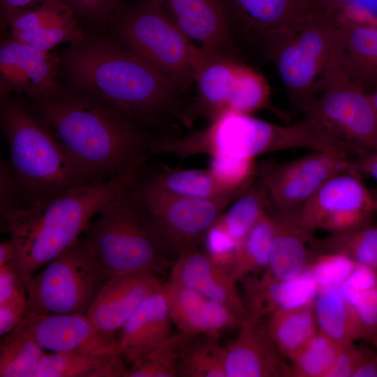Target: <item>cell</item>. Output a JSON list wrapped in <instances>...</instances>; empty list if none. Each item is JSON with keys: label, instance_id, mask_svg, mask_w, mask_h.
Listing matches in <instances>:
<instances>
[{"label": "cell", "instance_id": "6da1fadb", "mask_svg": "<svg viewBox=\"0 0 377 377\" xmlns=\"http://www.w3.org/2000/svg\"><path fill=\"white\" fill-rule=\"evenodd\" d=\"M147 161L110 179L84 184L38 203L21 202L15 187L1 186V228L15 246L13 263L24 285L75 244L94 216L140 182Z\"/></svg>", "mask_w": 377, "mask_h": 377}, {"label": "cell", "instance_id": "d6986e66", "mask_svg": "<svg viewBox=\"0 0 377 377\" xmlns=\"http://www.w3.org/2000/svg\"><path fill=\"white\" fill-rule=\"evenodd\" d=\"M162 283L153 273L114 275L102 287L87 316L98 329L114 334Z\"/></svg>", "mask_w": 377, "mask_h": 377}, {"label": "cell", "instance_id": "60d3db41", "mask_svg": "<svg viewBox=\"0 0 377 377\" xmlns=\"http://www.w3.org/2000/svg\"><path fill=\"white\" fill-rule=\"evenodd\" d=\"M339 288L355 311L362 339L374 343L377 341V284L362 291Z\"/></svg>", "mask_w": 377, "mask_h": 377}, {"label": "cell", "instance_id": "4dcf8cb0", "mask_svg": "<svg viewBox=\"0 0 377 377\" xmlns=\"http://www.w3.org/2000/svg\"><path fill=\"white\" fill-rule=\"evenodd\" d=\"M267 186L263 168L251 184L224 211L216 221L239 245L268 208Z\"/></svg>", "mask_w": 377, "mask_h": 377}, {"label": "cell", "instance_id": "ab89813d", "mask_svg": "<svg viewBox=\"0 0 377 377\" xmlns=\"http://www.w3.org/2000/svg\"><path fill=\"white\" fill-rule=\"evenodd\" d=\"M209 170L216 179L230 190L246 189L255 179L258 170L253 158H239L224 155L209 156Z\"/></svg>", "mask_w": 377, "mask_h": 377}, {"label": "cell", "instance_id": "e0dca14e", "mask_svg": "<svg viewBox=\"0 0 377 377\" xmlns=\"http://www.w3.org/2000/svg\"><path fill=\"white\" fill-rule=\"evenodd\" d=\"M59 58L10 38L0 47V78L3 96L8 91L24 93L33 99L58 87L56 77Z\"/></svg>", "mask_w": 377, "mask_h": 377}, {"label": "cell", "instance_id": "52a82bcc", "mask_svg": "<svg viewBox=\"0 0 377 377\" xmlns=\"http://www.w3.org/2000/svg\"><path fill=\"white\" fill-rule=\"evenodd\" d=\"M135 186L101 212L84 232L87 246L112 276L158 274L167 266L168 255L172 251L152 221Z\"/></svg>", "mask_w": 377, "mask_h": 377}, {"label": "cell", "instance_id": "ac0fdd59", "mask_svg": "<svg viewBox=\"0 0 377 377\" xmlns=\"http://www.w3.org/2000/svg\"><path fill=\"white\" fill-rule=\"evenodd\" d=\"M239 327L237 337L223 347L226 377L289 376L290 367L261 320L246 316Z\"/></svg>", "mask_w": 377, "mask_h": 377}, {"label": "cell", "instance_id": "3957f363", "mask_svg": "<svg viewBox=\"0 0 377 377\" xmlns=\"http://www.w3.org/2000/svg\"><path fill=\"white\" fill-rule=\"evenodd\" d=\"M63 65L78 89L112 104L140 126L171 118L183 122L181 91L122 44L83 36L66 50Z\"/></svg>", "mask_w": 377, "mask_h": 377}, {"label": "cell", "instance_id": "b9f144b4", "mask_svg": "<svg viewBox=\"0 0 377 377\" xmlns=\"http://www.w3.org/2000/svg\"><path fill=\"white\" fill-rule=\"evenodd\" d=\"M74 10L87 20H112L122 7L119 0H64Z\"/></svg>", "mask_w": 377, "mask_h": 377}, {"label": "cell", "instance_id": "1f68e13d", "mask_svg": "<svg viewBox=\"0 0 377 377\" xmlns=\"http://www.w3.org/2000/svg\"><path fill=\"white\" fill-rule=\"evenodd\" d=\"M46 353L31 332L20 322L1 340L0 377H32Z\"/></svg>", "mask_w": 377, "mask_h": 377}, {"label": "cell", "instance_id": "f6af8a7d", "mask_svg": "<svg viewBox=\"0 0 377 377\" xmlns=\"http://www.w3.org/2000/svg\"><path fill=\"white\" fill-rule=\"evenodd\" d=\"M27 311V295H22L0 304L1 337L14 330L22 321Z\"/></svg>", "mask_w": 377, "mask_h": 377}, {"label": "cell", "instance_id": "74e56055", "mask_svg": "<svg viewBox=\"0 0 377 377\" xmlns=\"http://www.w3.org/2000/svg\"><path fill=\"white\" fill-rule=\"evenodd\" d=\"M82 37L74 13H71L34 31L11 34L10 38L38 50L50 52L57 45L71 44Z\"/></svg>", "mask_w": 377, "mask_h": 377}, {"label": "cell", "instance_id": "4316f807", "mask_svg": "<svg viewBox=\"0 0 377 377\" xmlns=\"http://www.w3.org/2000/svg\"><path fill=\"white\" fill-rule=\"evenodd\" d=\"M126 361L117 352L46 353L32 377H123Z\"/></svg>", "mask_w": 377, "mask_h": 377}, {"label": "cell", "instance_id": "f5cc1de1", "mask_svg": "<svg viewBox=\"0 0 377 377\" xmlns=\"http://www.w3.org/2000/svg\"><path fill=\"white\" fill-rule=\"evenodd\" d=\"M369 94L371 101L377 112V88L374 89V91H372L371 92H370Z\"/></svg>", "mask_w": 377, "mask_h": 377}, {"label": "cell", "instance_id": "e575fe53", "mask_svg": "<svg viewBox=\"0 0 377 377\" xmlns=\"http://www.w3.org/2000/svg\"><path fill=\"white\" fill-rule=\"evenodd\" d=\"M193 341L183 334L179 348L178 373L186 377H226L223 349L212 341Z\"/></svg>", "mask_w": 377, "mask_h": 377}, {"label": "cell", "instance_id": "f35d334b", "mask_svg": "<svg viewBox=\"0 0 377 377\" xmlns=\"http://www.w3.org/2000/svg\"><path fill=\"white\" fill-rule=\"evenodd\" d=\"M357 263L337 253H318L306 271L314 280L318 293L340 287L355 269Z\"/></svg>", "mask_w": 377, "mask_h": 377}, {"label": "cell", "instance_id": "7c38bea8", "mask_svg": "<svg viewBox=\"0 0 377 377\" xmlns=\"http://www.w3.org/2000/svg\"><path fill=\"white\" fill-rule=\"evenodd\" d=\"M135 190L156 228L176 253L196 247V244L241 194L212 198L176 195L156 188L145 176Z\"/></svg>", "mask_w": 377, "mask_h": 377}, {"label": "cell", "instance_id": "ee69618b", "mask_svg": "<svg viewBox=\"0 0 377 377\" xmlns=\"http://www.w3.org/2000/svg\"><path fill=\"white\" fill-rule=\"evenodd\" d=\"M26 295L24 281L13 261L0 266V304Z\"/></svg>", "mask_w": 377, "mask_h": 377}, {"label": "cell", "instance_id": "9a60e30c", "mask_svg": "<svg viewBox=\"0 0 377 377\" xmlns=\"http://www.w3.org/2000/svg\"><path fill=\"white\" fill-rule=\"evenodd\" d=\"M21 322L46 351L118 353L114 334L98 329L85 314L26 313Z\"/></svg>", "mask_w": 377, "mask_h": 377}, {"label": "cell", "instance_id": "d590c367", "mask_svg": "<svg viewBox=\"0 0 377 377\" xmlns=\"http://www.w3.org/2000/svg\"><path fill=\"white\" fill-rule=\"evenodd\" d=\"M343 346L318 331L290 359L289 376L325 377Z\"/></svg>", "mask_w": 377, "mask_h": 377}, {"label": "cell", "instance_id": "44dd1931", "mask_svg": "<svg viewBox=\"0 0 377 377\" xmlns=\"http://www.w3.org/2000/svg\"><path fill=\"white\" fill-rule=\"evenodd\" d=\"M168 281L193 290L231 308L244 317L246 316L242 297L238 293L237 282L230 273L216 264L207 253L200 251L196 247L177 253Z\"/></svg>", "mask_w": 377, "mask_h": 377}, {"label": "cell", "instance_id": "cb8c5ba5", "mask_svg": "<svg viewBox=\"0 0 377 377\" xmlns=\"http://www.w3.org/2000/svg\"><path fill=\"white\" fill-rule=\"evenodd\" d=\"M241 281L246 316L256 320L279 309L312 304L318 293L307 271L288 280L278 279L264 272L260 277L249 275Z\"/></svg>", "mask_w": 377, "mask_h": 377}, {"label": "cell", "instance_id": "7bdbcfd3", "mask_svg": "<svg viewBox=\"0 0 377 377\" xmlns=\"http://www.w3.org/2000/svg\"><path fill=\"white\" fill-rule=\"evenodd\" d=\"M365 349L354 342L343 346L325 377H352Z\"/></svg>", "mask_w": 377, "mask_h": 377}, {"label": "cell", "instance_id": "d6a6232c", "mask_svg": "<svg viewBox=\"0 0 377 377\" xmlns=\"http://www.w3.org/2000/svg\"><path fill=\"white\" fill-rule=\"evenodd\" d=\"M273 233L274 219L267 209L235 250L231 276L237 283L267 269Z\"/></svg>", "mask_w": 377, "mask_h": 377}, {"label": "cell", "instance_id": "9c48e42d", "mask_svg": "<svg viewBox=\"0 0 377 377\" xmlns=\"http://www.w3.org/2000/svg\"><path fill=\"white\" fill-rule=\"evenodd\" d=\"M300 112L301 120L327 149L350 158L377 150V112L369 94L342 72Z\"/></svg>", "mask_w": 377, "mask_h": 377}, {"label": "cell", "instance_id": "30bf717a", "mask_svg": "<svg viewBox=\"0 0 377 377\" xmlns=\"http://www.w3.org/2000/svg\"><path fill=\"white\" fill-rule=\"evenodd\" d=\"M121 44L142 57L181 92L194 83L193 43L154 0L122 6L111 20Z\"/></svg>", "mask_w": 377, "mask_h": 377}, {"label": "cell", "instance_id": "bcb514c9", "mask_svg": "<svg viewBox=\"0 0 377 377\" xmlns=\"http://www.w3.org/2000/svg\"><path fill=\"white\" fill-rule=\"evenodd\" d=\"M377 284V270L357 264L355 269L340 288L353 291H362Z\"/></svg>", "mask_w": 377, "mask_h": 377}, {"label": "cell", "instance_id": "4fadbf2b", "mask_svg": "<svg viewBox=\"0 0 377 377\" xmlns=\"http://www.w3.org/2000/svg\"><path fill=\"white\" fill-rule=\"evenodd\" d=\"M374 212V196L352 163L326 181L298 208V216L311 233L316 230L333 233L370 223Z\"/></svg>", "mask_w": 377, "mask_h": 377}, {"label": "cell", "instance_id": "836d02e7", "mask_svg": "<svg viewBox=\"0 0 377 377\" xmlns=\"http://www.w3.org/2000/svg\"><path fill=\"white\" fill-rule=\"evenodd\" d=\"M312 246L317 253H340L357 264L377 270V226L370 223L330 233L323 239L314 238Z\"/></svg>", "mask_w": 377, "mask_h": 377}, {"label": "cell", "instance_id": "2e32d148", "mask_svg": "<svg viewBox=\"0 0 377 377\" xmlns=\"http://www.w3.org/2000/svg\"><path fill=\"white\" fill-rule=\"evenodd\" d=\"M194 45L237 56L225 0H154Z\"/></svg>", "mask_w": 377, "mask_h": 377}, {"label": "cell", "instance_id": "277c9868", "mask_svg": "<svg viewBox=\"0 0 377 377\" xmlns=\"http://www.w3.org/2000/svg\"><path fill=\"white\" fill-rule=\"evenodd\" d=\"M0 121L21 202H41L95 182L25 105L3 96Z\"/></svg>", "mask_w": 377, "mask_h": 377}, {"label": "cell", "instance_id": "681fc988", "mask_svg": "<svg viewBox=\"0 0 377 377\" xmlns=\"http://www.w3.org/2000/svg\"><path fill=\"white\" fill-rule=\"evenodd\" d=\"M352 163L359 172L369 175L377 182V150L360 155Z\"/></svg>", "mask_w": 377, "mask_h": 377}, {"label": "cell", "instance_id": "f546056e", "mask_svg": "<svg viewBox=\"0 0 377 377\" xmlns=\"http://www.w3.org/2000/svg\"><path fill=\"white\" fill-rule=\"evenodd\" d=\"M145 179L161 191L186 197L219 198L240 194L246 190H230L220 183L209 169L163 168Z\"/></svg>", "mask_w": 377, "mask_h": 377}, {"label": "cell", "instance_id": "db71d44e", "mask_svg": "<svg viewBox=\"0 0 377 377\" xmlns=\"http://www.w3.org/2000/svg\"><path fill=\"white\" fill-rule=\"evenodd\" d=\"M375 211L377 212V194L374 196Z\"/></svg>", "mask_w": 377, "mask_h": 377}, {"label": "cell", "instance_id": "484cf974", "mask_svg": "<svg viewBox=\"0 0 377 377\" xmlns=\"http://www.w3.org/2000/svg\"><path fill=\"white\" fill-rule=\"evenodd\" d=\"M337 20L342 38L341 72L369 94L377 88V25Z\"/></svg>", "mask_w": 377, "mask_h": 377}, {"label": "cell", "instance_id": "603a6c76", "mask_svg": "<svg viewBox=\"0 0 377 377\" xmlns=\"http://www.w3.org/2000/svg\"><path fill=\"white\" fill-rule=\"evenodd\" d=\"M171 322L167 293L162 283L119 330L118 353L130 364L172 336Z\"/></svg>", "mask_w": 377, "mask_h": 377}, {"label": "cell", "instance_id": "5bb4252c", "mask_svg": "<svg viewBox=\"0 0 377 377\" xmlns=\"http://www.w3.org/2000/svg\"><path fill=\"white\" fill-rule=\"evenodd\" d=\"M351 164L352 159L339 151L311 150L295 159L263 166L267 209L288 211L300 208L326 181Z\"/></svg>", "mask_w": 377, "mask_h": 377}, {"label": "cell", "instance_id": "f1b7e54d", "mask_svg": "<svg viewBox=\"0 0 377 377\" xmlns=\"http://www.w3.org/2000/svg\"><path fill=\"white\" fill-rule=\"evenodd\" d=\"M313 307L318 331L343 346L362 339L355 311L339 287L319 293Z\"/></svg>", "mask_w": 377, "mask_h": 377}, {"label": "cell", "instance_id": "8d00e7d4", "mask_svg": "<svg viewBox=\"0 0 377 377\" xmlns=\"http://www.w3.org/2000/svg\"><path fill=\"white\" fill-rule=\"evenodd\" d=\"M183 334L171 336L160 346L130 363L123 377H175Z\"/></svg>", "mask_w": 377, "mask_h": 377}, {"label": "cell", "instance_id": "11a10c76", "mask_svg": "<svg viewBox=\"0 0 377 377\" xmlns=\"http://www.w3.org/2000/svg\"><path fill=\"white\" fill-rule=\"evenodd\" d=\"M373 345L374 346V348L376 349V355H377V341L374 343H373Z\"/></svg>", "mask_w": 377, "mask_h": 377}, {"label": "cell", "instance_id": "5b68a950", "mask_svg": "<svg viewBox=\"0 0 377 377\" xmlns=\"http://www.w3.org/2000/svg\"><path fill=\"white\" fill-rule=\"evenodd\" d=\"M258 45L275 66L292 106L300 111L341 72L340 25L335 15L326 11L270 34Z\"/></svg>", "mask_w": 377, "mask_h": 377}, {"label": "cell", "instance_id": "d4e9b609", "mask_svg": "<svg viewBox=\"0 0 377 377\" xmlns=\"http://www.w3.org/2000/svg\"><path fill=\"white\" fill-rule=\"evenodd\" d=\"M274 219L270 257L265 272L288 280L304 273L317 255L312 246L313 234L301 224L298 209L269 212Z\"/></svg>", "mask_w": 377, "mask_h": 377}, {"label": "cell", "instance_id": "ba28073f", "mask_svg": "<svg viewBox=\"0 0 377 377\" xmlns=\"http://www.w3.org/2000/svg\"><path fill=\"white\" fill-rule=\"evenodd\" d=\"M191 64L197 91L184 109L186 125L200 118L209 122L227 112L252 114L268 109L283 115L271 104L270 89L264 76L238 57L193 44Z\"/></svg>", "mask_w": 377, "mask_h": 377}, {"label": "cell", "instance_id": "83f0119b", "mask_svg": "<svg viewBox=\"0 0 377 377\" xmlns=\"http://www.w3.org/2000/svg\"><path fill=\"white\" fill-rule=\"evenodd\" d=\"M267 328L279 352L290 360L318 332L313 304L273 312Z\"/></svg>", "mask_w": 377, "mask_h": 377}, {"label": "cell", "instance_id": "7402d4cb", "mask_svg": "<svg viewBox=\"0 0 377 377\" xmlns=\"http://www.w3.org/2000/svg\"><path fill=\"white\" fill-rule=\"evenodd\" d=\"M164 285L172 322L182 334L216 339L222 331L239 327L246 318L193 290L170 281Z\"/></svg>", "mask_w": 377, "mask_h": 377}, {"label": "cell", "instance_id": "c3c4849f", "mask_svg": "<svg viewBox=\"0 0 377 377\" xmlns=\"http://www.w3.org/2000/svg\"><path fill=\"white\" fill-rule=\"evenodd\" d=\"M352 377H377V355L375 348H366Z\"/></svg>", "mask_w": 377, "mask_h": 377}, {"label": "cell", "instance_id": "ffe728a7", "mask_svg": "<svg viewBox=\"0 0 377 377\" xmlns=\"http://www.w3.org/2000/svg\"><path fill=\"white\" fill-rule=\"evenodd\" d=\"M232 22L258 45L270 34L325 11L318 0H225Z\"/></svg>", "mask_w": 377, "mask_h": 377}, {"label": "cell", "instance_id": "8fae6325", "mask_svg": "<svg viewBox=\"0 0 377 377\" xmlns=\"http://www.w3.org/2000/svg\"><path fill=\"white\" fill-rule=\"evenodd\" d=\"M112 276L80 237L24 283L27 313L87 315Z\"/></svg>", "mask_w": 377, "mask_h": 377}, {"label": "cell", "instance_id": "816d5d0a", "mask_svg": "<svg viewBox=\"0 0 377 377\" xmlns=\"http://www.w3.org/2000/svg\"><path fill=\"white\" fill-rule=\"evenodd\" d=\"M353 0H318L323 9L336 15L343 10Z\"/></svg>", "mask_w": 377, "mask_h": 377}, {"label": "cell", "instance_id": "f907efd6", "mask_svg": "<svg viewBox=\"0 0 377 377\" xmlns=\"http://www.w3.org/2000/svg\"><path fill=\"white\" fill-rule=\"evenodd\" d=\"M15 249L10 239L0 243V266L6 265L15 258Z\"/></svg>", "mask_w": 377, "mask_h": 377}, {"label": "cell", "instance_id": "8992f818", "mask_svg": "<svg viewBox=\"0 0 377 377\" xmlns=\"http://www.w3.org/2000/svg\"><path fill=\"white\" fill-rule=\"evenodd\" d=\"M297 149H326L302 120L280 125L251 114L227 112L203 128L154 140L149 154H171L182 159L200 154L255 159L265 154Z\"/></svg>", "mask_w": 377, "mask_h": 377}, {"label": "cell", "instance_id": "7a4b0ae2", "mask_svg": "<svg viewBox=\"0 0 377 377\" xmlns=\"http://www.w3.org/2000/svg\"><path fill=\"white\" fill-rule=\"evenodd\" d=\"M35 101V112L95 182L148 159L153 141L112 104L80 89L57 88Z\"/></svg>", "mask_w": 377, "mask_h": 377}, {"label": "cell", "instance_id": "7dc6e473", "mask_svg": "<svg viewBox=\"0 0 377 377\" xmlns=\"http://www.w3.org/2000/svg\"><path fill=\"white\" fill-rule=\"evenodd\" d=\"M40 0H0L1 27H8L13 17L24 8Z\"/></svg>", "mask_w": 377, "mask_h": 377}]
</instances>
